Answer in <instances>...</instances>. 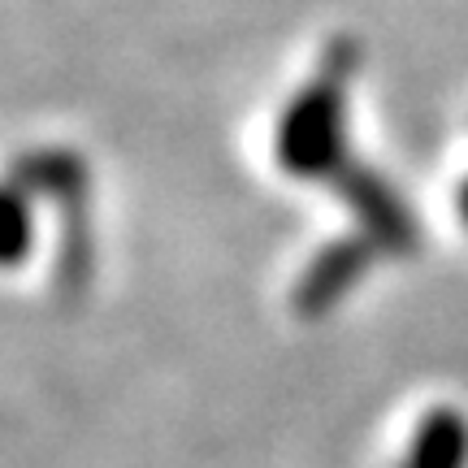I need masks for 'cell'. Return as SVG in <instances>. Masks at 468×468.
I'll return each mask as SVG.
<instances>
[{"label": "cell", "instance_id": "obj_8", "mask_svg": "<svg viewBox=\"0 0 468 468\" xmlns=\"http://www.w3.org/2000/svg\"><path fill=\"white\" fill-rule=\"evenodd\" d=\"M460 218H464V226H468V178H464V186H460Z\"/></svg>", "mask_w": 468, "mask_h": 468}, {"label": "cell", "instance_id": "obj_7", "mask_svg": "<svg viewBox=\"0 0 468 468\" xmlns=\"http://www.w3.org/2000/svg\"><path fill=\"white\" fill-rule=\"evenodd\" d=\"M35 248V213L31 196L17 183H0V269L22 265Z\"/></svg>", "mask_w": 468, "mask_h": 468}, {"label": "cell", "instance_id": "obj_3", "mask_svg": "<svg viewBox=\"0 0 468 468\" xmlns=\"http://www.w3.org/2000/svg\"><path fill=\"white\" fill-rule=\"evenodd\" d=\"M378 261V243L368 234H343L303 265L300 282L291 291V308L303 321L330 317L338 303L347 300L351 291L360 286V278L368 273V265Z\"/></svg>", "mask_w": 468, "mask_h": 468}, {"label": "cell", "instance_id": "obj_1", "mask_svg": "<svg viewBox=\"0 0 468 468\" xmlns=\"http://www.w3.org/2000/svg\"><path fill=\"white\" fill-rule=\"evenodd\" d=\"M360 69V44L351 35H335L313 79L291 96L278 117L273 156L291 178L330 183L335 169L347 161V87Z\"/></svg>", "mask_w": 468, "mask_h": 468}, {"label": "cell", "instance_id": "obj_2", "mask_svg": "<svg viewBox=\"0 0 468 468\" xmlns=\"http://www.w3.org/2000/svg\"><path fill=\"white\" fill-rule=\"evenodd\" d=\"M330 186L351 204V213L360 221V234H368V239L378 243V251H399V256L417 251V243H420L417 218L408 213V204L399 200V191L386 183L373 165L347 156V161L335 169Z\"/></svg>", "mask_w": 468, "mask_h": 468}, {"label": "cell", "instance_id": "obj_5", "mask_svg": "<svg viewBox=\"0 0 468 468\" xmlns=\"http://www.w3.org/2000/svg\"><path fill=\"white\" fill-rule=\"evenodd\" d=\"M403 468H468V420L455 408L425 412Z\"/></svg>", "mask_w": 468, "mask_h": 468}, {"label": "cell", "instance_id": "obj_4", "mask_svg": "<svg viewBox=\"0 0 468 468\" xmlns=\"http://www.w3.org/2000/svg\"><path fill=\"white\" fill-rule=\"evenodd\" d=\"M9 183H17L27 196H44L57 208H69V204H87L91 196V174H87L83 156L69 148H35L22 152L9 161Z\"/></svg>", "mask_w": 468, "mask_h": 468}, {"label": "cell", "instance_id": "obj_6", "mask_svg": "<svg viewBox=\"0 0 468 468\" xmlns=\"http://www.w3.org/2000/svg\"><path fill=\"white\" fill-rule=\"evenodd\" d=\"M91 265H96V251H91V218H87V204H69L61 208V248H57V291L66 300H79L91 282Z\"/></svg>", "mask_w": 468, "mask_h": 468}]
</instances>
